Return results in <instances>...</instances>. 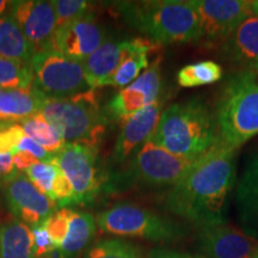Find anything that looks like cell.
Segmentation results:
<instances>
[{"label": "cell", "mask_w": 258, "mask_h": 258, "mask_svg": "<svg viewBox=\"0 0 258 258\" xmlns=\"http://www.w3.org/2000/svg\"><path fill=\"white\" fill-rule=\"evenodd\" d=\"M36 54L28 38L9 14L0 18V56L30 63Z\"/></svg>", "instance_id": "24"}, {"label": "cell", "mask_w": 258, "mask_h": 258, "mask_svg": "<svg viewBox=\"0 0 258 258\" xmlns=\"http://www.w3.org/2000/svg\"><path fill=\"white\" fill-rule=\"evenodd\" d=\"M96 224L105 233L154 243H175L188 235V228L180 222L132 203H118L101 212Z\"/></svg>", "instance_id": "6"}, {"label": "cell", "mask_w": 258, "mask_h": 258, "mask_svg": "<svg viewBox=\"0 0 258 258\" xmlns=\"http://www.w3.org/2000/svg\"><path fill=\"white\" fill-rule=\"evenodd\" d=\"M10 6H11V2H8V0H0V18L4 17L6 11L9 12Z\"/></svg>", "instance_id": "35"}, {"label": "cell", "mask_w": 258, "mask_h": 258, "mask_svg": "<svg viewBox=\"0 0 258 258\" xmlns=\"http://www.w3.org/2000/svg\"><path fill=\"white\" fill-rule=\"evenodd\" d=\"M53 159L71 183L74 205L90 203L101 192L103 176L98 166V147L64 144Z\"/></svg>", "instance_id": "8"}, {"label": "cell", "mask_w": 258, "mask_h": 258, "mask_svg": "<svg viewBox=\"0 0 258 258\" xmlns=\"http://www.w3.org/2000/svg\"><path fill=\"white\" fill-rule=\"evenodd\" d=\"M147 258H203L200 254H191L171 249H153Z\"/></svg>", "instance_id": "33"}, {"label": "cell", "mask_w": 258, "mask_h": 258, "mask_svg": "<svg viewBox=\"0 0 258 258\" xmlns=\"http://www.w3.org/2000/svg\"><path fill=\"white\" fill-rule=\"evenodd\" d=\"M19 124L27 137L32 139L35 143L51 154L59 152L66 144L59 132L40 112L19 122Z\"/></svg>", "instance_id": "25"}, {"label": "cell", "mask_w": 258, "mask_h": 258, "mask_svg": "<svg viewBox=\"0 0 258 258\" xmlns=\"http://www.w3.org/2000/svg\"><path fill=\"white\" fill-rule=\"evenodd\" d=\"M256 258H258V256H257V257H256Z\"/></svg>", "instance_id": "37"}, {"label": "cell", "mask_w": 258, "mask_h": 258, "mask_svg": "<svg viewBox=\"0 0 258 258\" xmlns=\"http://www.w3.org/2000/svg\"><path fill=\"white\" fill-rule=\"evenodd\" d=\"M215 115L199 98L175 103L163 112L150 141L175 156L198 159L218 143Z\"/></svg>", "instance_id": "3"}, {"label": "cell", "mask_w": 258, "mask_h": 258, "mask_svg": "<svg viewBox=\"0 0 258 258\" xmlns=\"http://www.w3.org/2000/svg\"><path fill=\"white\" fill-rule=\"evenodd\" d=\"M48 97L35 88L3 90L0 93V122L18 123L38 114Z\"/></svg>", "instance_id": "21"}, {"label": "cell", "mask_w": 258, "mask_h": 258, "mask_svg": "<svg viewBox=\"0 0 258 258\" xmlns=\"http://www.w3.org/2000/svg\"><path fill=\"white\" fill-rule=\"evenodd\" d=\"M31 231L34 235V258H51L56 247L44 226L41 224L32 227Z\"/></svg>", "instance_id": "31"}, {"label": "cell", "mask_w": 258, "mask_h": 258, "mask_svg": "<svg viewBox=\"0 0 258 258\" xmlns=\"http://www.w3.org/2000/svg\"><path fill=\"white\" fill-rule=\"evenodd\" d=\"M96 225L90 213L72 211L66 234L51 258H80L95 238Z\"/></svg>", "instance_id": "22"}, {"label": "cell", "mask_w": 258, "mask_h": 258, "mask_svg": "<svg viewBox=\"0 0 258 258\" xmlns=\"http://www.w3.org/2000/svg\"><path fill=\"white\" fill-rule=\"evenodd\" d=\"M151 51L143 50L138 51L129 56L123 63L116 70L114 76L109 80L106 86H112V88H125L131 85L135 79L139 78L143 71H146L150 67V55Z\"/></svg>", "instance_id": "29"}, {"label": "cell", "mask_w": 258, "mask_h": 258, "mask_svg": "<svg viewBox=\"0 0 258 258\" xmlns=\"http://www.w3.org/2000/svg\"><path fill=\"white\" fill-rule=\"evenodd\" d=\"M201 27V43L221 46L249 16L251 2L247 0H192Z\"/></svg>", "instance_id": "10"}, {"label": "cell", "mask_w": 258, "mask_h": 258, "mask_svg": "<svg viewBox=\"0 0 258 258\" xmlns=\"http://www.w3.org/2000/svg\"><path fill=\"white\" fill-rule=\"evenodd\" d=\"M115 8L129 25L158 46L200 42L201 27L192 0L121 2Z\"/></svg>", "instance_id": "2"}, {"label": "cell", "mask_w": 258, "mask_h": 258, "mask_svg": "<svg viewBox=\"0 0 258 258\" xmlns=\"http://www.w3.org/2000/svg\"><path fill=\"white\" fill-rule=\"evenodd\" d=\"M234 179V151L218 140L169 190L166 209L198 230L224 224Z\"/></svg>", "instance_id": "1"}, {"label": "cell", "mask_w": 258, "mask_h": 258, "mask_svg": "<svg viewBox=\"0 0 258 258\" xmlns=\"http://www.w3.org/2000/svg\"><path fill=\"white\" fill-rule=\"evenodd\" d=\"M198 249L203 258H256L258 244L227 222L198 231Z\"/></svg>", "instance_id": "15"}, {"label": "cell", "mask_w": 258, "mask_h": 258, "mask_svg": "<svg viewBox=\"0 0 258 258\" xmlns=\"http://www.w3.org/2000/svg\"><path fill=\"white\" fill-rule=\"evenodd\" d=\"M4 195L10 212L31 228L47 220L59 207L21 172L4 180Z\"/></svg>", "instance_id": "11"}, {"label": "cell", "mask_w": 258, "mask_h": 258, "mask_svg": "<svg viewBox=\"0 0 258 258\" xmlns=\"http://www.w3.org/2000/svg\"><path fill=\"white\" fill-rule=\"evenodd\" d=\"M196 159L175 156L147 141L129 163L127 177L153 188H172Z\"/></svg>", "instance_id": "9"}, {"label": "cell", "mask_w": 258, "mask_h": 258, "mask_svg": "<svg viewBox=\"0 0 258 258\" xmlns=\"http://www.w3.org/2000/svg\"><path fill=\"white\" fill-rule=\"evenodd\" d=\"M251 12H252L253 16L258 17V0L251 2Z\"/></svg>", "instance_id": "36"}, {"label": "cell", "mask_w": 258, "mask_h": 258, "mask_svg": "<svg viewBox=\"0 0 258 258\" xmlns=\"http://www.w3.org/2000/svg\"><path fill=\"white\" fill-rule=\"evenodd\" d=\"M15 173H17V170L14 165V156L11 153L0 154V179L4 182Z\"/></svg>", "instance_id": "34"}, {"label": "cell", "mask_w": 258, "mask_h": 258, "mask_svg": "<svg viewBox=\"0 0 258 258\" xmlns=\"http://www.w3.org/2000/svg\"><path fill=\"white\" fill-rule=\"evenodd\" d=\"M160 59L154 61L131 85L121 89L109 102V112L116 120L124 121L129 116L158 101L161 91Z\"/></svg>", "instance_id": "16"}, {"label": "cell", "mask_w": 258, "mask_h": 258, "mask_svg": "<svg viewBox=\"0 0 258 258\" xmlns=\"http://www.w3.org/2000/svg\"><path fill=\"white\" fill-rule=\"evenodd\" d=\"M12 156H14V165L16 170L21 171V172H25L29 167L36 164L37 161H40L32 154L25 152V151H18V152L14 153Z\"/></svg>", "instance_id": "32"}, {"label": "cell", "mask_w": 258, "mask_h": 258, "mask_svg": "<svg viewBox=\"0 0 258 258\" xmlns=\"http://www.w3.org/2000/svg\"><path fill=\"white\" fill-rule=\"evenodd\" d=\"M32 88L48 98H66L88 92L90 88L82 61L62 55L59 51H37L30 61Z\"/></svg>", "instance_id": "7"}, {"label": "cell", "mask_w": 258, "mask_h": 258, "mask_svg": "<svg viewBox=\"0 0 258 258\" xmlns=\"http://www.w3.org/2000/svg\"><path fill=\"white\" fill-rule=\"evenodd\" d=\"M233 76L258 77V17L251 15L220 46Z\"/></svg>", "instance_id": "17"}, {"label": "cell", "mask_w": 258, "mask_h": 258, "mask_svg": "<svg viewBox=\"0 0 258 258\" xmlns=\"http://www.w3.org/2000/svg\"><path fill=\"white\" fill-rule=\"evenodd\" d=\"M159 99L122 121V128L116 140L112 160L117 164L133 158L139 150L150 141L161 116Z\"/></svg>", "instance_id": "18"}, {"label": "cell", "mask_w": 258, "mask_h": 258, "mask_svg": "<svg viewBox=\"0 0 258 258\" xmlns=\"http://www.w3.org/2000/svg\"><path fill=\"white\" fill-rule=\"evenodd\" d=\"M40 114L66 144L98 147L106 131V118L93 89L66 98H47Z\"/></svg>", "instance_id": "5"}, {"label": "cell", "mask_w": 258, "mask_h": 258, "mask_svg": "<svg viewBox=\"0 0 258 258\" xmlns=\"http://www.w3.org/2000/svg\"><path fill=\"white\" fill-rule=\"evenodd\" d=\"M34 83L30 63L0 56V89H30Z\"/></svg>", "instance_id": "28"}, {"label": "cell", "mask_w": 258, "mask_h": 258, "mask_svg": "<svg viewBox=\"0 0 258 258\" xmlns=\"http://www.w3.org/2000/svg\"><path fill=\"white\" fill-rule=\"evenodd\" d=\"M235 205L240 230L258 244V153L251 158L240 177Z\"/></svg>", "instance_id": "19"}, {"label": "cell", "mask_w": 258, "mask_h": 258, "mask_svg": "<svg viewBox=\"0 0 258 258\" xmlns=\"http://www.w3.org/2000/svg\"><path fill=\"white\" fill-rule=\"evenodd\" d=\"M158 44L146 37L132 40L110 41L103 43L88 59L83 61L85 76L90 88L96 90L106 86L116 70L138 51L158 49Z\"/></svg>", "instance_id": "12"}, {"label": "cell", "mask_w": 258, "mask_h": 258, "mask_svg": "<svg viewBox=\"0 0 258 258\" xmlns=\"http://www.w3.org/2000/svg\"><path fill=\"white\" fill-rule=\"evenodd\" d=\"M51 5L55 10L57 28L89 15L92 6L85 0H53Z\"/></svg>", "instance_id": "30"}, {"label": "cell", "mask_w": 258, "mask_h": 258, "mask_svg": "<svg viewBox=\"0 0 258 258\" xmlns=\"http://www.w3.org/2000/svg\"><path fill=\"white\" fill-rule=\"evenodd\" d=\"M25 176L41 192L53 200L60 208L74 205L71 183L54 159L37 161L25 171Z\"/></svg>", "instance_id": "20"}, {"label": "cell", "mask_w": 258, "mask_h": 258, "mask_svg": "<svg viewBox=\"0 0 258 258\" xmlns=\"http://www.w3.org/2000/svg\"><path fill=\"white\" fill-rule=\"evenodd\" d=\"M84 258H145L143 250L131 241L110 238L90 246Z\"/></svg>", "instance_id": "27"}, {"label": "cell", "mask_w": 258, "mask_h": 258, "mask_svg": "<svg viewBox=\"0 0 258 258\" xmlns=\"http://www.w3.org/2000/svg\"><path fill=\"white\" fill-rule=\"evenodd\" d=\"M218 140L237 148L258 134V77L233 76L222 90L215 110Z\"/></svg>", "instance_id": "4"}, {"label": "cell", "mask_w": 258, "mask_h": 258, "mask_svg": "<svg viewBox=\"0 0 258 258\" xmlns=\"http://www.w3.org/2000/svg\"><path fill=\"white\" fill-rule=\"evenodd\" d=\"M222 67L215 61L206 60L183 67L177 73V82L182 88L209 85L221 80Z\"/></svg>", "instance_id": "26"}, {"label": "cell", "mask_w": 258, "mask_h": 258, "mask_svg": "<svg viewBox=\"0 0 258 258\" xmlns=\"http://www.w3.org/2000/svg\"><path fill=\"white\" fill-rule=\"evenodd\" d=\"M105 29L95 16L89 14L56 28L48 48L83 62L105 43Z\"/></svg>", "instance_id": "13"}, {"label": "cell", "mask_w": 258, "mask_h": 258, "mask_svg": "<svg viewBox=\"0 0 258 258\" xmlns=\"http://www.w3.org/2000/svg\"><path fill=\"white\" fill-rule=\"evenodd\" d=\"M0 258H34L31 228L16 220L0 224Z\"/></svg>", "instance_id": "23"}, {"label": "cell", "mask_w": 258, "mask_h": 258, "mask_svg": "<svg viewBox=\"0 0 258 258\" xmlns=\"http://www.w3.org/2000/svg\"><path fill=\"white\" fill-rule=\"evenodd\" d=\"M8 14L28 38L35 51L49 47L55 34L57 21L51 2L46 0H18L11 2Z\"/></svg>", "instance_id": "14"}]
</instances>
